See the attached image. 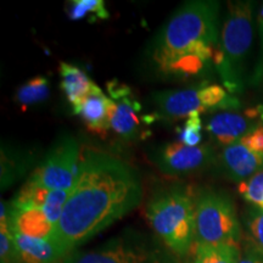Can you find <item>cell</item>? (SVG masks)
<instances>
[{
	"label": "cell",
	"instance_id": "44dd1931",
	"mask_svg": "<svg viewBox=\"0 0 263 263\" xmlns=\"http://www.w3.org/2000/svg\"><path fill=\"white\" fill-rule=\"evenodd\" d=\"M0 263H17V249L9 221L0 222Z\"/></svg>",
	"mask_w": 263,
	"mask_h": 263
},
{
	"label": "cell",
	"instance_id": "4316f807",
	"mask_svg": "<svg viewBox=\"0 0 263 263\" xmlns=\"http://www.w3.org/2000/svg\"><path fill=\"white\" fill-rule=\"evenodd\" d=\"M259 31H261V39H262V48H263V21L259 22Z\"/></svg>",
	"mask_w": 263,
	"mask_h": 263
},
{
	"label": "cell",
	"instance_id": "8fae6325",
	"mask_svg": "<svg viewBox=\"0 0 263 263\" xmlns=\"http://www.w3.org/2000/svg\"><path fill=\"white\" fill-rule=\"evenodd\" d=\"M17 249V263H62L67 255L50 238H31L11 230Z\"/></svg>",
	"mask_w": 263,
	"mask_h": 263
},
{
	"label": "cell",
	"instance_id": "ba28073f",
	"mask_svg": "<svg viewBox=\"0 0 263 263\" xmlns=\"http://www.w3.org/2000/svg\"><path fill=\"white\" fill-rule=\"evenodd\" d=\"M81 161L77 140L65 136L49 150L43 162L29 177V180L51 192H71L80 174Z\"/></svg>",
	"mask_w": 263,
	"mask_h": 263
},
{
	"label": "cell",
	"instance_id": "484cf974",
	"mask_svg": "<svg viewBox=\"0 0 263 263\" xmlns=\"http://www.w3.org/2000/svg\"><path fill=\"white\" fill-rule=\"evenodd\" d=\"M238 263H263V252L254 245L248 246Z\"/></svg>",
	"mask_w": 263,
	"mask_h": 263
},
{
	"label": "cell",
	"instance_id": "5b68a950",
	"mask_svg": "<svg viewBox=\"0 0 263 263\" xmlns=\"http://www.w3.org/2000/svg\"><path fill=\"white\" fill-rule=\"evenodd\" d=\"M196 244H239L240 224L234 203L226 194L205 190L196 199Z\"/></svg>",
	"mask_w": 263,
	"mask_h": 263
},
{
	"label": "cell",
	"instance_id": "83f0119b",
	"mask_svg": "<svg viewBox=\"0 0 263 263\" xmlns=\"http://www.w3.org/2000/svg\"><path fill=\"white\" fill-rule=\"evenodd\" d=\"M259 209H262V210H263V203H262V206H261V207H259Z\"/></svg>",
	"mask_w": 263,
	"mask_h": 263
},
{
	"label": "cell",
	"instance_id": "ffe728a7",
	"mask_svg": "<svg viewBox=\"0 0 263 263\" xmlns=\"http://www.w3.org/2000/svg\"><path fill=\"white\" fill-rule=\"evenodd\" d=\"M201 118L199 114L192 115L186 118L185 123L182 128H178L179 143L186 146H199L201 141Z\"/></svg>",
	"mask_w": 263,
	"mask_h": 263
},
{
	"label": "cell",
	"instance_id": "5bb4252c",
	"mask_svg": "<svg viewBox=\"0 0 263 263\" xmlns=\"http://www.w3.org/2000/svg\"><path fill=\"white\" fill-rule=\"evenodd\" d=\"M111 101L112 100L108 99L98 85H95L89 95L85 97L80 104V106L73 108V112L80 115L88 129L103 136L106 134L110 128L108 108Z\"/></svg>",
	"mask_w": 263,
	"mask_h": 263
},
{
	"label": "cell",
	"instance_id": "d4e9b609",
	"mask_svg": "<svg viewBox=\"0 0 263 263\" xmlns=\"http://www.w3.org/2000/svg\"><path fill=\"white\" fill-rule=\"evenodd\" d=\"M107 90L114 100H118V99L124 98V97H129V95L132 94L129 87H127L126 84L120 83V82H117V81L108 82Z\"/></svg>",
	"mask_w": 263,
	"mask_h": 263
},
{
	"label": "cell",
	"instance_id": "cb8c5ba5",
	"mask_svg": "<svg viewBox=\"0 0 263 263\" xmlns=\"http://www.w3.org/2000/svg\"><path fill=\"white\" fill-rule=\"evenodd\" d=\"M240 143L252 153L263 155V124H258L251 132H249L240 139Z\"/></svg>",
	"mask_w": 263,
	"mask_h": 263
},
{
	"label": "cell",
	"instance_id": "e0dca14e",
	"mask_svg": "<svg viewBox=\"0 0 263 263\" xmlns=\"http://www.w3.org/2000/svg\"><path fill=\"white\" fill-rule=\"evenodd\" d=\"M241 252L239 244H196L194 263H238Z\"/></svg>",
	"mask_w": 263,
	"mask_h": 263
},
{
	"label": "cell",
	"instance_id": "7a4b0ae2",
	"mask_svg": "<svg viewBox=\"0 0 263 263\" xmlns=\"http://www.w3.org/2000/svg\"><path fill=\"white\" fill-rule=\"evenodd\" d=\"M218 2L195 0L174 12L154 42L151 52L162 73L185 55L212 60L218 41Z\"/></svg>",
	"mask_w": 263,
	"mask_h": 263
},
{
	"label": "cell",
	"instance_id": "52a82bcc",
	"mask_svg": "<svg viewBox=\"0 0 263 263\" xmlns=\"http://www.w3.org/2000/svg\"><path fill=\"white\" fill-rule=\"evenodd\" d=\"M153 100L159 112L171 118H188L207 110H232L240 106L238 99L228 95L218 84L185 90L157 91L153 95Z\"/></svg>",
	"mask_w": 263,
	"mask_h": 263
},
{
	"label": "cell",
	"instance_id": "277c9868",
	"mask_svg": "<svg viewBox=\"0 0 263 263\" xmlns=\"http://www.w3.org/2000/svg\"><path fill=\"white\" fill-rule=\"evenodd\" d=\"M252 43V3L232 2L212 61L229 93L244 90L245 61Z\"/></svg>",
	"mask_w": 263,
	"mask_h": 263
},
{
	"label": "cell",
	"instance_id": "6da1fadb",
	"mask_svg": "<svg viewBox=\"0 0 263 263\" xmlns=\"http://www.w3.org/2000/svg\"><path fill=\"white\" fill-rule=\"evenodd\" d=\"M141 197L140 178L130 164L103 151H87L50 239L68 256L136 209Z\"/></svg>",
	"mask_w": 263,
	"mask_h": 263
},
{
	"label": "cell",
	"instance_id": "d6986e66",
	"mask_svg": "<svg viewBox=\"0 0 263 263\" xmlns=\"http://www.w3.org/2000/svg\"><path fill=\"white\" fill-rule=\"evenodd\" d=\"M67 14L71 20L78 21L91 16V21L108 18V11L103 0H73L68 5Z\"/></svg>",
	"mask_w": 263,
	"mask_h": 263
},
{
	"label": "cell",
	"instance_id": "603a6c76",
	"mask_svg": "<svg viewBox=\"0 0 263 263\" xmlns=\"http://www.w3.org/2000/svg\"><path fill=\"white\" fill-rule=\"evenodd\" d=\"M246 222H248L250 235L254 242L252 245L263 252V210L256 207L249 211Z\"/></svg>",
	"mask_w": 263,
	"mask_h": 263
},
{
	"label": "cell",
	"instance_id": "3957f363",
	"mask_svg": "<svg viewBox=\"0 0 263 263\" xmlns=\"http://www.w3.org/2000/svg\"><path fill=\"white\" fill-rule=\"evenodd\" d=\"M196 200L180 185L163 188L154 194L146 205V218L159 239L174 255H188L195 233Z\"/></svg>",
	"mask_w": 263,
	"mask_h": 263
},
{
	"label": "cell",
	"instance_id": "9a60e30c",
	"mask_svg": "<svg viewBox=\"0 0 263 263\" xmlns=\"http://www.w3.org/2000/svg\"><path fill=\"white\" fill-rule=\"evenodd\" d=\"M141 105L129 97L112 100L108 108L110 127L124 139H132L139 133Z\"/></svg>",
	"mask_w": 263,
	"mask_h": 263
},
{
	"label": "cell",
	"instance_id": "4fadbf2b",
	"mask_svg": "<svg viewBox=\"0 0 263 263\" xmlns=\"http://www.w3.org/2000/svg\"><path fill=\"white\" fill-rule=\"evenodd\" d=\"M258 124L248 114L244 116L234 112H222L215 115L210 120L206 129L219 144L229 146L236 141H240L242 137Z\"/></svg>",
	"mask_w": 263,
	"mask_h": 263
},
{
	"label": "cell",
	"instance_id": "2e32d148",
	"mask_svg": "<svg viewBox=\"0 0 263 263\" xmlns=\"http://www.w3.org/2000/svg\"><path fill=\"white\" fill-rule=\"evenodd\" d=\"M59 72L61 76V89L67 98L68 103L73 108L80 106V104L85 97L89 95L97 84L88 77L83 70L68 62H61Z\"/></svg>",
	"mask_w": 263,
	"mask_h": 263
},
{
	"label": "cell",
	"instance_id": "8992f818",
	"mask_svg": "<svg viewBox=\"0 0 263 263\" xmlns=\"http://www.w3.org/2000/svg\"><path fill=\"white\" fill-rule=\"evenodd\" d=\"M62 263H174L144 234L127 232L88 251L71 252Z\"/></svg>",
	"mask_w": 263,
	"mask_h": 263
},
{
	"label": "cell",
	"instance_id": "7402d4cb",
	"mask_svg": "<svg viewBox=\"0 0 263 263\" xmlns=\"http://www.w3.org/2000/svg\"><path fill=\"white\" fill-rule=\"evenodd\" d=\"M239 192L248 201L261 207L263 203V170L258 171L250 179L240 183Z\"/></svg>",
	"mask_w": 263,
	"mask_h": 263
},
{
	"label": "cell",
	"instance_id": "7c38bea8",
	"mask_svg": "<svg viewBox=\"0 0 263 263\" xmlns=\"http://www.w3.org/2000/svg\"><path fill=\"white\" fill-rule=\"evenodd\" d=\"M10 229L31 238H50L54 226L43 212L34 206H22L11 202L9 205Z\"/></svg>",
	"mask_w": 263,
	"mask_h": 263
},
{
	"label": "cell",
	"instance_id": "9c48e42d",
	"mask_svg": "<svg viewBox=\"0 0 263 263\" xmlns=\"http://www.w3.org/2000/svg\"><path fill=\"white\" fill-rule=\"evenodd\" d=\"M215 161V153L209 145L186 146L170 143L157 149L153 162L161 172L168 176H184L209 167Z\"/></svg>",
	"mask_w": 263,
	"mask_h": 263
},
{
	"label": "cell",
	"instance_id": "ac0fdd59",
	"mask_svg": "<svg viewBox=\"0 0 263 263\" xmlns=\"http://www.w3.org/2000/svg\"><path fill=\"white\" fill-rule=\"evenodd\" d=\"M49 81L43 76H37L17 88L15 100L18 105H21L22 108H26L29 105L45 101L49 98Z\"/></svg>",
	"mask_w": 263,
	"mask_h": 263
},
{
	"label": "cell",
	"instance_id": "30bf717a",
	"mask_svg": "<svg viewBox=\"0 0 263 263\" xmlns=\"http://www.w3.org/2000/svg\"><path fill=\"white\" fill-rule=\"evenodd\" d=\"M219 162L223 172L233 182H245L263 170V155L252 153L240 141L223 149Z\"/></svg>",
	"mask_w": 263,
	"mask_h": 263
}]
</instances>
